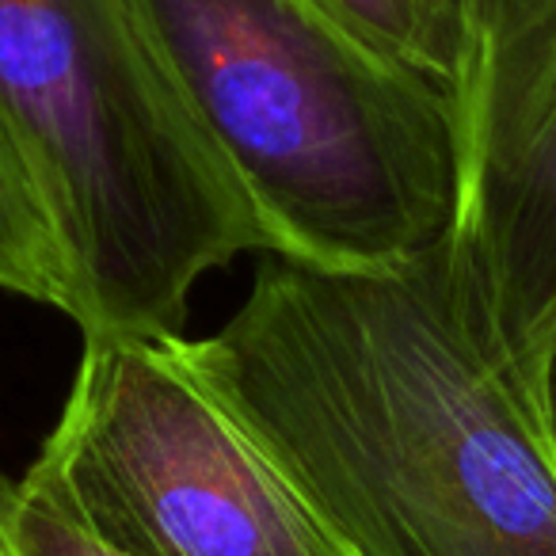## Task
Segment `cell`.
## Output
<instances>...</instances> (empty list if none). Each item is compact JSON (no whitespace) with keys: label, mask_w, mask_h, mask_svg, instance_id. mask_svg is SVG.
Listing matches in <instances>:
<instances>
[{"label":"cell","mask_w":556,"mask_h":556,"mask_svg":"<svg viewBox=\"0 0 556 556\" xmlns=\"http://www.w3.org/2000/svg\"><path fill=\"white\" fill-rule=\"evenodd\" d=\"M172 348L343 556H556V450L457 232L389 270L267 252Z\"/></svg>","instance_id":"6da1fadb"},{"label":"cell","mask_w":556,"mask_h":556,"mask_svg":"<svg viewBox=\"0 0 556 556\" xmlns=\"http://www.w3.org/2000/svg\"><path fill=\"white\" fill-rule=\"evenodd\" d=\"M267 244L320 270H389L457 229L454 96L313 0H134Z\"/></svg>","instance_id":"7a4b0ae2"},{"label":"cell","mask_w":556,"mask_h":556,"mask_svg":"<svg viewBox=\"0 0 556 556\" xmlns=\"http://www.w3.org/2000/svg\"><path fill=\"white\" fill-rule=\"evenodd\" d=\"M0 126L58 232L80 336H187L202 278L270 252L134 0H0Z\"/></svg>","instance_id":"3957f363"},{"label":"cell","mask_w":556,"mask_h":556,"mask_svg":"<svg viewBox=\"0 0 556 556\" xmlns=\"http://www.w3.org/2000/svg\"><path fill=\"white\" fill-rule=\"evenodd\" d=\"M24 480L123 556H343L172 340L85 336Z\"/></svg>","instance_id":"277c9868"},{"label":"cell","mask_w":556,"mask_h":556,"mask_svg":"<svg viewBox=\"0 0 556 556\" xmlns=\"http://www.w3.org/2000/svg\"><path fill=\"white\" fill-rule=\"evenodd\" d=\"M457 240L533 381L556 328V0H462Z\"/></svg>","instance_id":"5b68a950"},{"label":"cell","mask_w":556,"mask_h":556,"mask_svg":"<svg viewBox=\"0 0 556 556\" xmlns=\"http://www.w3.org/2000/svg\"><path fill=\"white\" fill-rule=\"evenodd\" d=\"M0 290L27 302L70 309V270L50 214L0 126Z\"/></svg>","instance_id":"8992f818"},{"label":"cell","mask_w":556,"mask_h":556,"mask_svg":"<svg viewBox=\"0 0 556 556\" xmlns=\"http://www.w3.org/2000/svg\"><path fill=\"white\" fill-rule=\"evenodd\" d=\"M374 50L454 85L462 16L450 0H313Z\"/></svg>","instance_id":"52a82bcc"},{"label":"cell","mask_w":556,"mask_h":556,"mask_svg":"<svg viewBox=\"0 0 556 556\" xmlns=\"http://www.w3.org/2000/svg\"><path fill=\"white\" fill-rule=\"evenodd\" d=\"M0 556H123L39 495L24 477L0 472Z\"/></svg>","instance_id":"ba28073f"},{"label":"cell","mask_w":556,"mask_h":556,"mask_svg":"<svg viewBox=\"0 0 556 556\" xmlns=\"http://www.w3.org/2000/svg\"><path fill=\"white\" fill-rule=\"evenodd\" d=\"M533 396H538V412L541 424H545V434L556 450V328L548 336L545 351L538 358V374H533Z\"/></svg>","instance_id":"9c48e42d"},{"label":"cell","mask_w":556,"mask_h":556,"mask_svg":"<svg viewBox=\"0 0 556 556\" xmlns=\"http://www.w3.org/2000/svg\"><path fill=\"white\" fill-rule=\"evenodd\" d=\"M450 4H454V9H462V0H450Z\"/></svg>","instance_id":"30bf717a"}]
</instances>
